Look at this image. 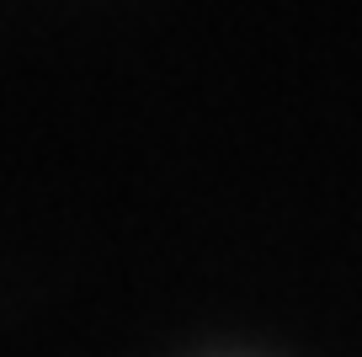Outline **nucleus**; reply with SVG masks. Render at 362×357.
<instances>
[]
</instances>
